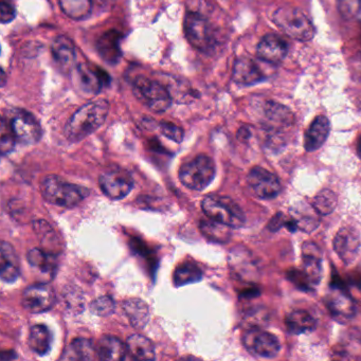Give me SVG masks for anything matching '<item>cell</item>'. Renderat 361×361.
<instances>
[{"label": "cell", "mask_w": 361, "mask_h": 361, "mask_svg": "<svg viewBox=\"0 0 361 361\" xmlns=\"http://www.w3.org/2000/svg\"><path fill=\"white\" fill-rule=\"evenodd\" d=\"M106 100L92 101L78 109L65 126V136L71 142H80L87 138L104 123L109 115Z\"/></svg>", "instance_id": "cell-1"}, {"label": "cell", "mask_w": 361, "mask_h": 361, "mask_svg": "<svg viewBox=\"0 0 361 361\" xmlns=\"http://www.w3.org/2000/svg\"><path fill=\"white\" fill-rule=\"evenodd\" d=\"M41 191L46 202L67 209L78 206L90 195L87 188L67 183L56 175H48L43 179Z\"/></svg>", "instance_id": "cell-2"}, {"label": "cell", "mask_w": 361, "mask_h": 361, "mask_svg": "<svg viewBox=\"0 0 361 361\" xmlns=\"http://www.w3.org/2000/svg\"><path fill=\"white\" fill-rule=\"evenodd\" d=\"M274 22L285 35L299 42H308L316 35L312 20L299 8L284 6L274 13Z\"/></svg>", "instance_id": "cell-3"}, {"label": "cell", "mask_w": 361, "mask_h": 361, "mask_svg": "<svg viewBox=\"0 0 361 361\" xmlns=\"http://www.w3.org/2000/svg\"><path fill=\"white\" fill-rule=\"evenodd\" d=\"M202 208L209 219L219 221L230 228H240L245 225L246 217L242 208L227 196L207 195L202 200Z\"/></svg>", "instance_id": "cell-4"}, {"label": "cell", "mask_w": 361, "mask_h": 361, "mask_svg": "<svg viewBox=\"0 0 361 361\" xmlns=\"http://www.w3.org/2000/svg\"><path fill=\"white\" fill-rule=\"evenodd\" d=\"M185 32L189 43L200 51H210L216 45L214 31L206 12L200 8H189L185 14Z\"/></svg>", "instance_id": "cell-5"}, {"label": "cell", "mask_w": 361, "mask_h": 361, "mask_svg": "<svg viewBox=\"0 0 361 361\" xmlns=\"http://www.w3.org/2000/svg\"><path fill=\"white\" fill-rule=\"evenodd\" d=\"M215 164L212 158L198 155L191 161L185 162L179 169V179L188 189L202 191L210 185L215 177Z\"/></svg>", "instance_id": "cell-6"}, {"label": "cell", "mask_w": 361, "mask_h": 361, "mask_svg": "<svg viewBox=\"0 0 361 361\" xmlns=\"http://www.w3.org/2000/svg\"><path fill=\"white\" fill-rule=\"evenodd\" d=\"M135 96L154 113H164L172 104V94L170 90L160 82L137 78L134 83Z\"/></svg>", "instance_id": "cell-7"}, {"label": "cell", "mask_w": 361, "mask_h": 361, "mask_svg": "<svg viewBox=\"0 0 361 361\" xmlns=\"http://www.w3.org/2000/svg\"><path fill=\"white\" fill-rule=\"evenodd\" d=\"M242 340L249 353L263 358H274L280 352L281 343L278 337L263 331L261 327H249Z\"/></svg>", "instance_id": "cell-8"}, {"label": "cell", "mask_w": 361, "mask_h": 361, "mask_svg": "<svg viewBox=\"0 0 361 361\" xmlns=\"http://www.w3.org/2000/svg\"><path fill=\"white\" fill-rule=\"evenodd\" d=\"M99 183L107 197L113 200H120L130 193L135 181L128 171L122 168H113L100 175Z\"/></svg>", "instance_id": "cell-9"}, {"label": "cell", "mask_w": 361, "mask_h": 361, "mask_svg": "<svg viewBox=\"0 0 361 361\" xmlns=\"http://www.w3.org/2000/svg\"><path fill=\"white\" fill-rule=\"evenodd\" d=\"M23 306L28 312L39 314L47 312L56 303V293L51 285L41 283L29 286L23 293Z\"/></svg>", "instance_id": "cell-10"}, {"label": "cell", "mask_w": 361, "mask_h": 361, "mask_svg": "<svg viewBox=\"0 0 361 361\" xmlns=\"http://www.w3.org/2000/svg\"><path fill=\"white\" fill-rule=\"evenodd\" d=\"M247 180L253 192L262 200H274L282 190L278 177L261 166H255L249 172Z\"/></svg>", "instance_id": "cell-11"}, {"label": "cell", "mask_w": 361, "mask_h": 361, "mask_svg": "<svg viewBox=\"0 0 361 361\" xmlns=\"http://www.w3.org/2000/svg\"><path fill=\"white\" fill-rule=\"evenodd\" d=\"M16 140L22 145H30L41 140L43 130L35 116L28 111H18L11 121Z\"/></svg>", "instance_id": "cell-12"}, {"label": "cell", "mask_w": 361, "mask_h": 361, "mask_svg": "<svg viewBox=\"0 0 361 361\" xmlns=\"http://www.w3.org/2000/svg\"><path fill=\"white\" fill-rule=\"evenodd\" d=\"M230 267L238 278L244 281H255L259 278V266L250 251L244 247L232 249L229 257Z\"/></svg>", "instance_id": "cell-13"}, {"label": "cell", "mask_w": 361, "mask_h": 361, "mask_svg": "<svg viewBox=\"0 0 361 361\" xmlns=\"http://www.w3.org/2000/svg\"><path fill=\"white\" fill-rule=\"evenodd\" d=\"M77 75L81 87L88 94H99L111 83V77L106 71L88 63H83L77 67Z\"/></svg>", "instance_id": "cell-14"}, {"label": "cell", "mask_w": 361, "mask_h": 361, "mask_svg": "<svg viewBox=\"0 0 361 361\" xmlns=\"http://www.w3.org/2000/svg\"><path fill=\"white\" fill-rule=\"evenodd\" d=\"M360 245L358 232L350 227L341 228L334 240V249L338 257L346 265L355 261L358 255Z\"/></svg>", "instance_id": "cell-15"}, {"label": "cell", "mask_w": 361, "mask_h": 361, "mask_svg": "<svg viewBox=\"0 0 361 361\" xmlns=\"http://www.w3.org/2000/svg\"><path fill=\"white\" fill-rule=\"evenodd\" d=\"M325 303L334 319L340 322H348L354 318L356 314V304L354 300L348 293L338 287L329 291Z\"/></svg>", "instance_id": "cell-16"}, {"label": "cell", "mask_w": 361, "mask_h": 361, "mask_svg": "<svg viewBox=\"0 0 361 361\" xmlns=\"http://www.w3.org/2000/svg\"><path fill=\"white\" fill-rule=\"evenodd\" d=\"M302 259H303V272L310 284V288L320 283L322 274V255L320 249L312 242H306L302 247Z\"/></svg>", "instance_id": "cell-17"}, {"label": "cell", "mask_w": 361, "mask_h": 361, "mask_svg": "<svg viewBox=\"0 0 361 361\" xmlns=\"http://www.w3.org/2000/svg\"><path fill=\"white\" fill-rule=\"evenodd\" d=\"M288 46L282 37L267 35L259 41L257 47V56L259 60L269 64H279L286 58Z\"/></svg>", "instance_id": "cell-18"}, {"label": "cell", "mask_w": 361, "mask_h": 361, "mask_svg": "<svg viewBox=\"0 0 361 361\" xmlns=\"http://www.w3.org/2000/svg\"><path fill=\"white\" fill-rule=\"evenodd\" d=\"M51 54L61 71L71 73L77 60V50L71 39L64 35L56 37L51 44Z\"/></svg>", "instance_id": "cell-19"}, {"label": "cell", "mask_w": 361, "mask_h": 361, "mask_svg": "<svg viewBox=\"0 0 361 361\" xmlns=\"http://www.w3.org/2000/svg\"><path fill=\"white\" fill-rule=\"evenodd\" d=\"M233 81L243 86H252L265 80L259 65L248 58H240L235 61L232 73Z\"/></svg>", "instance_id": "cell-20"}, {"label": "cell", "mask_w": 361, "mask_h": 361, "mask_svg": "<svg viewBox=\"0 0 361 361\" xmlns=\"http://www.w3.org/2000/svg\"><path fill=\"white\" fill-rule=\"evenodd\" d=\"M121 33L109 30L103 33L97 42V51L107 64H117L121 59Z\"/></svg>", "instance_id": "cell-21"}, {"label": "cell", "mask_w": 361, "mask_h": 361, "mask_svg": "<svg viewBox=\"0 0 361 361\" xmlns=\"http://www.w3.org/2000/svg\"><path fill=\"white\" fill-rule=\"evenodd\" d=\"M331 132V122L325 116H318L308 128L304 138V147L307 152L320 149Z\"/></svg>", "instance_id": "cell-22"}, {"label": "cell", "mask_w": 361, "mask_h": 361, "mask_svg": "<svg viewBox=\"0 0 361 361\" xmlns=\"http://www.w3.org/2000/svg\"><path fill=\"white\" fill-rule=\"evenodd\" d=\"M0 257V276L6 283H13L20 276V262L11 244L3 242Z\"/></svg>", "instance_id": "cell-23"}, {"label": "cell", "mask_w": 361, "mask_h": 361, "mask_svg": "<svg viewBox=\"0 0 361 361\" xmlns=\"http://www.w3.org/2000/svg\"><path fill=\"white\" fill-rule=\"evenodd\" d=\"M264 117H265L267 128L272 130L286 128L293 123V115L290 109L274 101L266 102L264 106Z\"/></svg>", "instance_id": "cell-24"}, {"label": "cell", "mask_w": 361, "mask_h": 361, "mask_svg": "<svg viewBox=\"0 0 361 361\" xmlns=\"http://www.w3.org/2000/svg\"><path fill=\"white\" fill-rule=\"evenodd\" d=\"M128 352L126 344L114 336H105L97 345V355H98L99 359H102V360H124Z\"/></svg>", "instance_id": "cell-25"}, {"label": "cell", "mask_w": 361, "mask_h": 361, "mask_svg": "<svg viewBox=\"0 0 361 361\" xmlns=\"http://www.w3.org/2000/svg\"><path fill=\"white\" fill-rule=\"evenodd\" d=\"M291 223L295 230H302L304 232H312L318 227V213L314 207L301 206L299 208H293L290 210Z\"/></svg>", "instance_id": "cell-26"}, {"label": "cell", "mask_w": 361, "mask_h": 361, "mask_svg": "<svg viewBox=\"0 0 361 361\" xmlns=\"http://www.w3.org/2000/svg\"><path fill=\"white\" fill-rule=\"evenodd\" d=\"M123 310L130 324L136 329H142L149 323V308L140 299H128L123 303Z\"/></svg>", "instance_id": "cell-27"}, {"label": "cell", "mask_w": 361, "mask_h": 361, "mask_svg": "<svg viewBox=\"0 0 361 361\" xmlns=\"http://www.w3.org/2000/svg\"><path fill=\"white\" fill-rule=\"evenodd\" d=\"M285 323L288 331L295 335L312 331L317 326L316 319L306 310L291 312L285 319Z\"/></svg>", "instance_id": "cell-28"}, {"label": "cell", "mask_w": 361, "mask_h": 361, "mask_svg": "<svg viewBox=\"0 0 361 361\" xmlns=\"http://www.w3.org/2000/svg\"><path fill=\"white\" fill-rule=\"evenodd\" d=\"M51 333L47 326L37 324L31 327L28 343L33 353L39 356L47 354L51 348Z\"/></svg>", "instance_id": "cell-29"}, {"label": "cell", "mask_w": 361, "mask_h": 361, "mask_svg": "<svg viewBox=\"0 0 361 361\" xmlns=\"http://www.w3.org/2000/svg\"><path fill=\"white\" fill-rule=\"evenodd\" d=\"M97 354V348L92 340L78 338L71 342L62 356L64 360H92Z\"/></svg>", "instance_id": "cell-30"}, {"label": "cell", "mask_w": 361, "mask_h": 361, "mask_svg": "<svg viewBox=\"0 0 361 361\" xmlns=\"http://www.w3.org/2000/svg\"><path fill=\"white\" fill-rule=\"evenodd\" d=\"M27 259L32 267L45 274H51L58 267V257L56 253L49 252L45 249H31L27 255Z\"/></svg>", "instance_id": "cell-31"}, {"label": "cell", "mask_w": 361, "mask_h": 361, "mask_svg": "<svg viewBox=\"0 0 361 361\" xmlns=\"http://www.w3.org/2000/svg\"><path fill=\"white\" fill-rule=\"evenodd\" d=\"M128 353L133 358L145 360L155 359V348L149 338L142 335H132L126 341Z\"/></svg>", "instance_id": "cell-32"}, {"label": "cell", "mask_w": 361, "mask_h": 361, "mask_svg": "<svg viewBox=\"0 0 361 361\" xmlns=\"http://www.w3.org/2000/svg\"><path fill=\"white\" fill-rule=\"evenodd\" d=\"M59 5L68 18L86 20L92 12V0H59Z\"/></svg>", "instance_id": "cell-33"}, {"label": "cell", "mask_w": 361, "mask_h": 361, "mask_svg": "<svg viewBox=\"0 0 361 361\" xmlns=\"http://www.w3.org/2000/svg\"><path fill=\"white\" fill-rule=\"evenodd\" d=\"M200 228L202 233L212 242L225 244L231 238V228L213 219L200 221Z\"/></svg>", "instance_id": "cell-34"}, {"label": "cell", "mask_w": 361, "mask_h": 361, "mask_svg": "<svg viewBox=\"0 0 361 361\" xmlns=\"http://www.w3.org/2000/svg\"><path fill=\"white\" fill-rule=\"evenodd\" d=\"M202 279V271L200 268L192 262H185L175 270L173 281L174 284L179 287L200 282Z\"/></svg>", "instance_id": "cell-35"}, {"label": "cell", "mask_w": 361, "mask_h": 361, "mask_svg": "<svg viewBox=\"0 0 361 361\" xmlns=\"http://www.w3.org/2000/svg\"><path fill=\"white\" fill-rule=\"evenodd\" d=\"M312 206L319 215L331 214L337 207V196L331 190H323L314 196Z\"/></svg>", "instance_id": "cell-36"}, {"label": "cell", "mask_w": 361, "mask_h": 361, "mask_svg": "<svg viewBox=\"0 0 361 361\" xmlns=\"http://www.w3.org/2000/svg\"><path fill=\"white\" fill-rule=\"evenodd\" d=\"M16 137L12 130L11 123L7 121L5 118L1 120V142H0V149L3 156L11 153L16 147Z\"/></svg>", "instance_id": "cell-37"}, {"label": "cell", "mask_w": 361, "mask_h": 361, "mask_svg": "<svg viewBox=\"0 0 361 361\" xmlns=\"http://www.w3.org/2000/svg\"><path fill=\"white\" fill-rule=\"evenodd\" d=\"M340 16L353 20L361 13V0H336Z\"/></svg>", "instance_id": "cell-38"}, {"label": "cell", "mask_w": 361, "mask_h": 361, "mask_svg": "<svg viewBox=\"0 0 361 361\" xmlns=\"http://www.w3.org/2000/svg\"><path fill=\"white\" fill-rule=\"evenodd\" d=\"M115 301L113 298L109 297V295H104V297L98 298L92 302L90 305V310L92 314H97L100 317L111 316L114 312H115Z\"/></svg>", "instance_id": "cell-39"}, {"label": "cell", "mask_w": 361, "mask_h": 361, "mask_svg": "<svg viewBox=\"0 0 361 361\" xmlns=\"http://www.w3.org/2000/svg\"><path fill=\"white\" fill-rule=\"evenodd\" d=\"M160 130H161V134L164 137L176 143H180L183 140V137H185L183 128L170 123V122H162L160 124Z\"/></svg>", "instance_id": "cell-40"}, {"label": "cell", "mask_w": 361, "mask_h": 361, "mask_svg": "<svg viewBox=\"0 0 361 361\" xmlns=\"http://www.w3.org/2000/svg\"><path fill=\"white\" fill-rule=\"evenodd\" d=\"M16 11L12 0H0V18L3 24L11 23L16 18Z\"/></svg>", "instance_id": "cell-41"}, {"label": "cell", "mask_w": 361, "mask_h": 361, "mask_svg": "<svg viewBox=\"0 0 361 361\" xmlns=\"http://www.w3.org/2000/svg\"><path fill=\"white\" fill-rule=\"evenodd\" d=\"M287 219H285L284 215L282 213H278L272 217L271 221L268 224V229L270 231L274 232L278 231L282 227H286Z\"/></svg>", "instance_id": "cell-42"}, {"label": "cell", "mask_w": 361, "mask_h": 361, "mask_svg": "<svg viewBox=\"0 0 361 361\" xmlns=\"http://www.w3.org/2000/svg\"><path fill=\"white\" fill-rule=\"evenodd\" d=\"M250 137V130L247 128H242L238 133V138L240 139V141H247Z\"/></svg>", "instance_id": "cell-43"}, {"label": "cell", "mask_w": 361, "mask_h": 361, "mask_svg": "<svg viewBox=\"0 0 361 361\" xmlns=\"http://www.w3.org/2000/svg\"><path fill=\"white\" fill-rule=\"evenodd\" d=\"M16 355L14 354L13 352H4L3 353V356H1V359H3V360H8V359H16Z\"/></svg>", "instance_id": "cell-44"}, {"label": "cell", "mask_w": 361, "mask_h": 361, "mask_svg": "<svg viewBox=\"0 0 361 361\" xmlns=\"http://www.w3.org/2000/svg\"><path fill=\"white\" fill-rule=\"evenodd\" d=\"M116 0H100V3L105 7L109 8L115 4Z\"/></svg>", "instance_id": "cell-45"}, {"label": "cell", "mask_w": 361, "mask_h": 361, "mask_svg": "<svg viewBox=\"0 0 361 361\" xmlns=\"http://www.w3.org/2000/svg\"><path fill=\"white\" fill-rule=\"evenodd\" d=\"M357 152H358L359 157L361 159V137L359 138L358 145H357Z\"/></svg>", "instance_id": "cell-46"}]
</instances>
